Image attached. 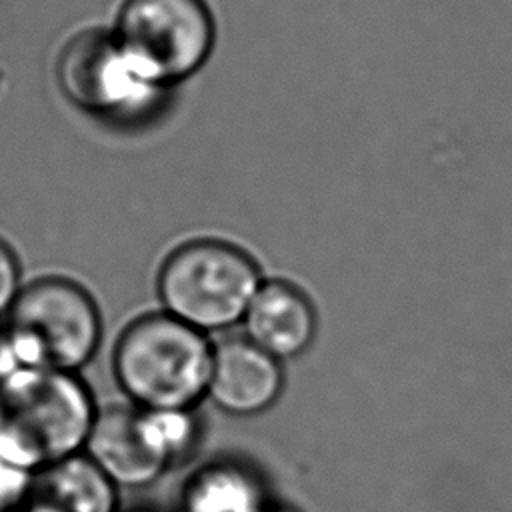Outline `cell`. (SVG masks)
Listing matches in <instances>:
<instances>
[{
    "mask_svg": "<svg viewBox=\"0 0 512 512\" xmlns=\"http://www.w3.org/2000/svg\"><path fill=\"white\" fill-rule=\"evenodd\" d=\"M8 368H12V366L8 364V360H6V356H4V348H2V342H0V374H2L4 370H8Z\"/></svg>",
    "mask_w": 512,
    "mask_h": 512,
    "instance_id": "14",
    "label": "cell"
},
{
    "mask_svg": "<svg viewBox=\"0 0 512 512\" xmlns=\"http://www.w3.org/2000/svg\"><path fill=\"white\" fill-rule=\"evenodd\" d=\"M242 324L246 338L280 362L306 352L318 328L310 298L284 280H268L260 286Z\"/></svg>",
    "mask_w": 512,
    "mask_h": 512,
    "instance_id": "9",
    "label": "cell"
},
{
    "mask_svg": "<svg viewBox=\"0 0 512 512\" xmlns=\"http://www.w3.org/2000/svg\"><path fill=\"white\" fill-rule=\"evenodd\" d=\"M22 290V270L18 256L0 238V314H6Z\"/></svg>",
    "mask_w": 512,
    "mask_h": 512,
    "instance_id": "13",
    "label": "cell"
},
{
    "mask_svg": "<svg viewBox=\"0 0 512 512\" xmlns=\"http://www.w3.org/2000/svg\"><path fill=\"white\" fill-rule=\"evenodd\" d=\"M284 388L282 362L244 338L214 344L206 396L224 412L254 416L276 404Z\"/></svg>",
    "mask_w": 512,
    "mask_h": 512,
    "instance_id": "7",
    "label": "cell"
},
{
    "mask_svg": "<svg viewBox=\"0 0 512 512\" xmlns=\"http://www.w3.org/2000/svg\"><path fill=\"white\" fill-rule=\"evenodd\" d=\"M56 76L72 104L122 128L148 126L166 114L172 88L152 80L112 30L90 28L60 52Z\"/></svg>",
    "mask_w": 512,
    "mask_h": 512,
    "instance_id": "5",
    "label": "cell"
},
{
    "mask_svg": "<svg viewBox=\"0 0 512 512\" xmlns=\"http://www.w3.org/2000/svg\"><path fill=\"white\" fill-rule=\"evenodd\" d=\"M128 512H156V510H150V508H136V510H128Z\"/></svg>",
    "mask_w": 512,
    "mask_h": 512,
    "instance_id": "15",
    "label": "cell"
},
{
    "mask_svg": "<svg viewBox=\"0 0 512 512\" xmlns=\"http://www.w3.org/2000/svg\"><path fill=\"white\" fill-rule=\"evenodd\" d=\"M74 372L12 366L0 374V462L36 474L84 454L96 414Z\"/></svg>",
    "mask_w": 512,
    "mask_h": 512,
    "instance_id": "1",
    "label": "cell"
},
{
    "mask_svg": "<svg viewBox=\"0 0 512 512\" xmlns=\"http://www.w3.org/2000/svg\"><path fill=\"white\" fill-rule=\"evenodd\" d=\"M22 512H118V488L78 454L32 474Z\"/></svg>",
    "mask_w": 512,
    "mask_h": 512,
    "instance_id": "10",
    "label": "cell"
},
{
    "mask_svg": "<svg viewBox=\"0 0 512 512\" xmlns=\"http://www.w3.org/2000/svg\"><path fill=\"white\" fill-rule=\"evenodd\" d=\"M214 344L160 312L130 322L114 348V376L138 408H194L208 392Z\"/></svg>",
    "mask_w": 512,
    "mask_h": 512,
    "instance_id": "2",
    "label": "cell"
},
{
    "mask_svg": "<svg viewBox=\"0 0 512 512\" xmlns=\"http://www.w3.org/2000/svg\"><path fill=\"white\" fill-rule=\"evenodd\" d=\"M268 506L260 478L232 460L202 466L182 490V512H264Z\"/></svg>",
    "mask_w": 512,
    "mask_h": 512,
    "instance_id": "11",
    "label": "cell"
},
{
    "mask_svg": "<svg viewBox=\"0 0 512 512\" xmlns=\"http://www.w3.org/2000/svg\"><path fill=\"white\" fill-rule=\"evenodd\" d=\"M262 284V272L248 252L214 238L178 246L158 272L164 312L200 332L242 322Z\"/></svg>",
    "mask_w": 512,
    "mask_h": 512,
    "instance_id": "4",
    "label": "cell"
},
{
    "mask_svg": "<svg viewBox=\"0 0 512 512\" xmlns=\"http://www.w3.org/2000/svg\"><path fill=\"white\" fill-rule=\"evenodd\" d=\"M100 338L98 304L84 286L60 276L22 286L0 334L10 366L74 374L92 360Z\"/></svg>",
    "mask_w": 512,
    "mask_h": 512,
    "instance_id": "3",
    "label": "cell"
},
{
    "mask_svg": "<svg viewBox=\"0 0 512 512\" xmlns=\"http://www.w3.org/2000/svg\"><path fill=\"white\" fill-rule=\"evenodd\" d=\"M112 32L152 80L174 90L212 56L216 18L206 0H122Z\"/></svg>",
    "mask_w": 512,
    "mask_h": 512,
    "instance_id": "6",
    "label": "cell"
},
{
    "mask_svg": "<svg viewBox=\"0 0 512 512\" xmlns=\"http://www.w3.org/2000/svg\"><path fill=\"white\" fill-rule=\"evenodd\" d=\"M84 454L116 488L150 486L168 470L154 452L134 404L98 410Z\"/></svg>",
    "mask_w": 512,
    "mask_h": 512,
    "instance_id": "8",
    "label": "cell"
},
{
    "mask_svg": "<svg viewBox=\"0 0 512 512\" xmlns=\"http://www.w3.org/2000/svg\"><path fill=\"white\" fill-rule=\"evenodd\" d=\"M140 416L154 452L168 470L184 462L198 446L200 420L196 418L194 408H140Z\"/></svg>",
    "mask_w": 512,
    "mask_h": 512,
    "instance_id": "12",
    "label": "cell"
}]
</instances>
